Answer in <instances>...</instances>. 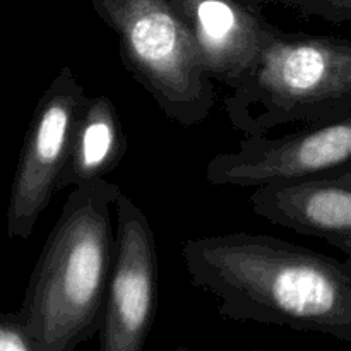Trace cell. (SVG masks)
I'll use <instances>...</instances> for the list:
<instances>
[{
  "label": "cell",
  "instance_id": "obj_14",
  "mask_svg": "<svg viewBox=\"0 0 351 351\" xmlns=\"http://www.w3.org/2000/svg\"><path fill=\"white\" fill-rule=\"evenodd\" d=\"M250 351H269V350H250Z\"/></svg>",
  "mask_w": 351,
  "mask_h": 351
},
{
  "label": "cell",
  "instance_id": "obj_8",
  "mask_svg": "<svg viewBox=\"0 0 351 351\" xmlns=\"http://www.w3.org/2000/svg\"><path fill=\"white\" fill-rule=\"evenodd\" d=\"M249 204L259 218L324 240L351 257V160L307 177L256 187Z\"/></svg>",
  "mask_w": 351,
  "mask_h": 351
},
{
  "label": "cell",
  "instance_id": "obj_4",
  "mask_svg": "<svg viewBox=\"0 0 351 351\" xmlns=\"http://www.w3.org/2000/svg\"><path fill=\"white\" fill-rule=\"evenodd\" d=\"M119 38L120 58L170 122H204L215 86L173 0H89Z\"/></svg>",
  "mask_w": 351,
  "mask_h": 351
},
{
  "label": "cell",
  "instance_id": "obj_7",
  "mask_svg": "<svg viewBox=\"0 0 351 351\" xmlns=\"http://www.w3.org/2000/svg\"><path fill=\"white\" fill-rule=\"evenodd\" d=\"M351 160V113L336 122L283 136L243 137L237 149L218 153L204 168L215 187L256 189L307 177Z\"/></svg>",
  "mask_w": 351,
  "mask_h": 351
},
{
  "label": "cell",
  "instance_id": "obj_3",
  "mask_svg": "<svg viewBox=\"0 0 351 351\" xmlns=\"http://www.w3.org/2000/svg\"><path fill=\"white\" fill-rule=\"evenodd\" d=\"M223 108L243 137L345 119L351 113V40L276 26Z\"/></svg>",
  "mask_w": 351,
  "mask_h": 351
},
{
  "label": "cell",
  "instance_id": "obj_13",
  "mask_svg": "<svg viewBox=\"0 0 351 351\" xmlns=\"http://www.w3.org/2000/svg\"><path fill=\"white\" fill-rule=\"evenodd\" d=\"M175 351H191L187 348V346H177V348H175Z\"/></svg>",
  "mask_w": 351,
  "mask_h": 351
},
{
  "label": "cell",
  "instance_id": "obj_12",
  "mask_svg": "<svg viewBox=\"0 0 351 351\" xmlns=\"http://www.w3.org/2000/svg\"><path fill=\"white\" fill-rule=\"evenodd\" d=\"M0 351H41L19 312L0 314Z\"/></svg>",
  "mask_w": 351,
  "mask_h": 351
},
{
  "label": "cell",
  "instance_id": "obj_2",
  "mask_svg": "<svg viewBox=\"0 0 351 351\" xmlns=\"http://www.w3.org/2000/svg\"><path fill=\"white\" fill-rule=\"evenodd\" d=\"M106 178L74 187L33 267L17 312L41 351H75L99 331L115 264V202Z\"/></svg>",
  "mask_w": 351,
  "mask_h": 351
},
{
  "label": "cell",
  "instance_id": "obj_10",
  "mask_svg": "<svg viewBox=\"0 0 351 351\" xmlns=\"http://www.w3.org/2000/svg\"><path fill=\"white\" fill-rule=\"evenodd\" d=\"M125 153L127 137L113 101L106 95H88L75 122L58 192L106 178Z\"/></svg>",
  "mask_w": 351,
  "mask_h": 351
},
{
  "label": "cell",
  "instance_id": "obj_11",
  "mask_svg": "<svg viewBox=\"0 0 351 351\" xmlns=\"http://www.w3.org/2000/svg\"><path fill=\"white\" fill-rule=\"evenodd\" d=\"M259 3L273 2L283 5L304 17H317L332 24L351 23V0H257Z\"/></svg>",
  "mask_w": 351,
  "mask_h": 351
},
{
  "label": "cell",
  "instance_id": "obj_1",
  "mask_svg": "<svg viewBox=\"0 0 351 351\" xmlns=\"http://www.w3.org/2000/svg\"><path fill=\"white\" fill-rule=\"evenodd\" d=\"M180 256L221 317L351 343V257L247 232L189 239Z\"/></svg>",
  "mask_w": 351,
  "mask_h": 351
},
{
  "label": "cell",
  "instance_id": "obj_6",
  "mask_svg": "<svg viewBox=\"0 0 351 351\" xmlns=\"http://www.w3.org/2000/svg\"><path fill=\"white\" fill-rule=\"evenodd\" d=\"M117 250L99 326V351H143L158 304V252L149 219L122 192L115 202Z\"/></svg>",
  "mask_w": 351,
  "mask_h": 351
},
{
  "label": "cell",
  "instance_id": "obj_15",
  "mask_svg": "<svg viewBox=\"0 0 351 351\" xmlns=\"http://www.w3.org/2000/svg\"><path fill=\"white\" fill-rule=\"evenodd\" d=\"M252 2H257V0H252ZM257 3H259V2H257ZM261 5H263V3H261Z\"/></svg>",
  "mask_w": 351,
  "mask_h": 351
},
{
  "label": "cell",
  "instance_id": "obj_5",
  "mask_svg": "<svg viewBox=\"0 0 351 351\" xmlns=\"http://www.w3.org/2000/svg\"><path fill=\"white\" fill-rule=\"evenodd\" d=\"M86 98L88 95L77 75L64 65L36 103L10 187L5 218L9 239H29L38 219L58 192V180Z\"/></svg>",
  "mask_w": 351,
  "mask_h": 351
},
{
  "label": "cell",
  "instance_id": "obj_9",
  "mask_svg": "<svg viewBox=\"0 0 351 351\" xmlns=\"http://www.w3.org/2000/svg\"><path fill=\"white\" fill-rule=\"evenodd\" d=\"M211 81L233 89L252 71L276 26L252 0H173Z\"/></svg>",
  "mask_w": 351,
  "mask_h": 351
}]
</instances>
